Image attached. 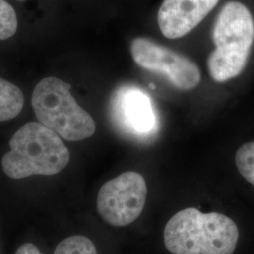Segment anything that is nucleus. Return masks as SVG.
Returning <instances> with one entry per match:
<instances>
[{"label":"nucleus","mask_w":254,"mask_h":254,"mask_svg":"<svg viewBox=\"0 0 254 254\" xmlns=\"http://www.w3.org/2000/svg\"><path fill=\"white\" fill-rule=\"evenodd\" d=\"M238 238L232 218L196 208L177 212L164 230V243L173 254H233Z\"/></svg>","instance_id":"obj_1"},{"label":"nucleus","mask_w":254,"mask_h":254,"mask_svg":"<svg viewBox=\"0 0 254 254\" xmlns=\"http://www.w3.org/2000/svg\"><path fill=\"white\" fill-rule=\"evenodd\" d=\"M9 152L1 165L4 173L12 179L33 175H55L70 161V153L61 136L41 123L24 125L11 136Z\"/></svg>","instance_id":"obj_2"},{"label":"nucleus","mask_w":254,"mask_h":254,"mask_svg":"<svg viewBox=\"0 0 254 254\" xmlns=\"http://www.w3.org/2000/svg\"><path fill=\"white\" fill-rule=\"evenodd\" d=\"M212 37L216 49L207 60L214 81L227 82L243 72L254 42V19L243 3L227 2L218 12Z\"/></svg>","instance_id":"obj_3"},{"label":"nucleus","mask_w":254,"mask_h":254,"mask_svg":"<svg viewBox=\"0 0 254 254\" xmlns=\"http://www.w3.org/2000/svg\"><path fill=\"white\" fill-rule=\"evenodd\" d=\"M71 85L57 77H46L32 93V108L41 124L69 141H80L94 135L96 125L76 103Z\"/></svg>","instance_id":"obj_4"},{"label":"nucleus","mask_w":254,"mask_h":254,"mask_svg":"<svg viewBox=\"0 0 254 254\" xmlns=\"http://www.w3.org/2000/svg\"><path fill=\"white\" fill-rule=\"evenodd\" d=\"M146 198L144 177L136 172H127L102 186L97 195V211L109 225L125 227L140 216Z\"/></svg>","instance_id":"obj_5"},{"label":"nucleus","mask_w":254,"mask_h":254,"mask_svg":"<svg viewBox=\"0 0 254 254\" xmlns=\"http://www.w3.org/2000/svg\"><path fill=\"white\" fill-rule=\"evenodd\" d=\"M130 51L139 67L164 75L181 91H191L199 86L201 73L197 64L176 51L144 37L135 38Z\"/></svg>","instance_id":"obj_6"},{"label":"nucleus","mask_w":254,"mask_h":254,"mask_svg":"<svg viewBox=\"0 0 254 254\" xmlns=\"http://www.w3.org/2000/svg\"><path fill=\"white\" fill-rule=\"evenodd\" d=\"M111 116L119 130L138 141H151L159 131V118L152 98L137 86L120 87L111 98Z\"/></svg>","instance_id":"obj_7"},{"label":"nucleus","mask_w":254,"mask_h":254,"mask_svg":"<svg viewBox=\"0 0 254 254\" xmlns=\"http://www.w3.org/2000/svg\"><path fill=\"white\" fill-rule=\"evenodd\" d=\"M219 0H163L158 13L159 29L168 39L186 36L208 15Z\"/></svg>","instance_id":"obj_8"},{"label":"nucleus","mask_w":254,"mask_h":254,"mask_svg":"<svg viewBox=\"0 0 254 254\" xmlns=\"http://www.w3.org/2000/svg\"><path fill=\"white\" fill-rule=\"evenodd\" d=\"M24 101L17 86L0 77V122L15 118L24 107Z\"/></svg>","instance_id":"obj_9"},{"label":"nucleus","mask_w":254,"mask_h":254,"mask_svg":"<svg viewBox=\"0 0 254 254\" xmlns=\"http://www.w3.org/2000/svg\"><path fill=\"white\" fill-rule=\"evenodd\" d=\"M54 254H97V251L90 238L73 236L65 238L57 246Z\"/></svg>","instance_id":"obj_10"},{"label":"nucleus","mask_w":254,"mask_h":254,"mask_svg":"<svg viewBox=\"0 0 254 254\" xmlns=\"http://www.w3.org/2000/svg\"><path fill=\"white\" fill-rule=\"evenodd\" d=\"M235 159L238 172L254 186V141L239 147Z\"/></svg>","instance_id":"obj_11"},{"label":"nucleus","mask_w":254,"mask_h":254,"mask_svg":"<svg viewBox=\"0 0 254 254\" xmlns=\"http://www.w3.org/2000/svg\"><path fill=\"white\" fill-rule=\"evenodd\" d=\"M18 26L15 10L5 0H0V40H7L16 33Z\"/></svg>","instance_id":"obj_12"},{"label":"nucleus","mask_w":254,"mask_h":254,"mask_svg":"<svg viewBox=\"0 0 254 254\" xmlns=\"http://www.w3.org/2000/svg\"><path fill=\"white\" fill-rule=\"evenodd\" d=\"M15 254H44L40 252L38 247L32 243H26L20 246Z\"/></svg>","instance_id":"obj_13"},{"label":"nucleus","mask_w":254,"mask_h":254,"mask_svg":"<svg viewBox=\"0 0 254 254\" xmlns=\"http://www.w3.org/2000/svg\"><path fill=\"white\" fill-rule=\"evenodd\" d=\"M19 1H24V0H19Z\"/></svg>","instance_id":"obj_14"}]
</instances>
